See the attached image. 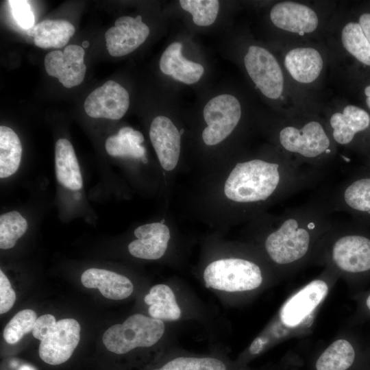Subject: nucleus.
Here are the masks:
<instances>
[{"label": "nucleus", "instance_id": "f257e3e1", "mask_svg": "<svg viewBox=\"0 0 370 370\" xmlns=\"http://www.w3.org/2000/svg\"><path fill=\"white\" fill-rule=\"evenodd\" d=\"M316 197L270 217L263 240L271 262L283 271L295 269L315 258L320 242L334 221Z\"/></svg>", "mask_w": 370, "mask_h": 370}, {"label": "nucleus", "instance_id": "f03ea898", "mask_svg": "<svg viewBox=\"0 0 370 370\" xmlns=\"http://www.w3.org/2000/svg\"><path fill=\"white\" fill-rule=\"evenodd\" d=\"M275 147L298 164L325 171L337 154L325 121L314 112L284 115L276 123Z\"/></svg>", "mask_w": 370, "mask_h": 370}, {"label": "nucleus", "instance_id": "7ed1b4c3", "mask_svg": "<svg viewBox=\"0 0 370 370\" xmlns=\"http://www.w3.org/2000/svg\"><path fill=\"white\" fill-rule=\"evenodd\" d=\"M315 258L347 276H369L370 229L352 219L334 221L321 239Z\"/></svg>", "mask_w": 370, "mask_h": 370}, {"label": "nucleus", "instance_id": "20e7f679", "mask_svg": "<svg viewBox=\"0 0 370 370\" xmlns=\"http://www.w3.org/2000/svg\"><path fill=\"white\" fill-rule=\"evenodd\" d=\"M246 71L263 96L281 106L282 114L314 112L291 83L281 61L265 47L252 45L243 58Z\"/></svg>", "mask_w": 370, "mask_h": 370}, {"label": "nucleus", "instance_id": "39448f33", "mask_svg": "<svg viewBox=\"0 0 370 370\" xmlns=\"http://www.w3.org/2000/svg\"><path fill=\"white\" fill-rule=\"evenodd\" d=\"M314 197L331 212L349 214L370 229V169L362 167Z\"/></svg>", "mask_w": 370, "mask_h": 370}, {"label": "nucleus", "instance_id": "423d86ee", "mask_svg": "<svg viewBox=\"0 0 370 370\" xmlns=\"http://www.w3.org/2000/svg\"><path fill=\"white\" fill-rule=\"evenodd\" d=\"M80 330L79 323L72 318L56 321L49 314L38 317L32 332L40 341V358L51 365L67 361L79 342Z\"/></svg>", "mask_w": 370, "mask_h": 370}, {"label": "nucleus", "instance_id": "0eeeda50", "mask_svg": "<svg viewBox=\"0 0 370 370\" xmlns=\"http://www.w3.org/2000/svg\"><path fill=\"white\" fill-rule=\"evenodd\" d=\"M164 331L163 321L138 313L130 316L123 323L109 328L102 341L108 350L121 355L137 347L153 346Z\"/></svg>", "mask_w": 370, "mask_h": 370}, {"label": "nucleus", "instance_id": "6e6552de", "mask_svg": "<svg viewBox=\"0 0 370 370\" xmlns=\"http://www.w3.org/2000/svg\"><path fill=\"white\" fill-rule=\"evenodd\" d=\"M203 278L207 288L230 293L255 290L263 282L260 267L243 258L214 260L205 268Z\"/></svg>", "mask_w": 370, "mask_h": 370}, {"label": "nucleus", "instance_id": "1a4fd4ad", "mask_svg": "<svg viewBox=\"0 0 370 370\" xmlns=\"http://www.w3.org/2000/svg\"><path fill=\"white\" fill-rule=\"evenodd\" d=\"M280 61L291 83L299 92L317 87L326 68L325 53L319 47L310 43L286 45Z\"/></svg>", "mask_w": 370, "mask_h": 370}, {"label": "nucleus", "instance_id": "9d476101", "mask_svg": "<svg viewBox=\"0 0 370 370\" xmlns=\"http://www.w3.org/2000/svg\"><path fill=\"white\" fill-rule=\"evenodd\" d=\"M331 137L337 147L362 150L359 143L370 131V115L364 109L347 104L327 110L323 117ZM364 147L367 157L370 158Z\"/></svg>", "mask_w": 370, "mask_h": 370}, {"label": "nucleus", "instance_id": "9b49d317", "mask_svg": "<svg viewBox=\"0 0 370 370\" xmlns=\"http://www.w3.org/2000/svg\"><path fill=\"white\" fill-rule=\"evenodd\" d=\"M269 18L276 29L293 38L313 36L323 25V18L317 8L298 1L276 3L270 10Z\"/></svg>", "mask_w": 370, "mask_h": 370}, {"label": "nucleus", "instance_id": "f8f14e48", "mask_svg": "<svg viewBox=\"0 0 370 370\" xmlns=\"http://www.w3.org/2000/svg\"><path fill=\"white\" fill-rule=\"evenodd\" d=\"M204 119L207 127L202 138L207 145H215L229 136L238 125L242 108L234 95L223 94L210 99L204 108Z\"/></svg>", "mask_w": 370, "mask_h": 370}, {"label": "nucleus", "instance_id": "ddd939ff", "mask_svg": "<svg viewBox=\"0 0 370 370\" xmlns=\"http://www.w3.org/2000/svg\"><path fill=\"white\" fill-rule=\"evenodd\" d=\"M328 291V284L323 278L310 282L285 301L279 313L280 320L288 328L300 325L315 311Z\"/></svg>", "mask_w": 370, "mask_h": 370}, {"label": "nucleus", "instance_id": "4468645a", "mask_svg": "<svg viewBox=\"0 0 370 370\" xmlns=\"http://www.w3.org/2000/svg\"><path fill=\"white\" fill-rule=\"evenodd\" d=\"M129 106L128 92L113 80H108L95 89L84 101V110L89 116L111 120L122 118Z\"/></svg>", "mask_w": 370, "mask_h": 370}, {"label": "nucleus", "instance_id": "2eb2a0df", "mask_svg": "<svg viewBox=\"0 0 370 370\" xmlns=\"http://www.w3.org/2000/svg\"><path fill=\"white\" fill-rule=\"evenodd\" d=\"M85 51L77 45L66 46L63 51H53L45 58L47 73L66 88H71L79 85L84 80L86 66L84 63Z\"/></svg>", "mask_w": 370, "mask_h": 370}, {"label": "nucleus", "instance_id": "dca6fc26", "mask_svg": "<svg viewBox=\"0 0 370 370\" xmlns=\"http://www.w3.org/2000/svg\"><path fill=\"white\" fill-rule=\"evenodd\" d=\"M149 34V28L140 15L119 17L105 34L108 51L114 57L125 56L140 47Z\"/></svg>", "mask_w": 370, "mask_h": 370}, {"label": "nucleus", "instance_id": "f3484780", "mask_svg": "<svg viewBox=\"0 0 370 370\" xmlns=\"http://www.w3.org/2000/svg\"><path fill=\"white\" fill-rule=\"evenodd\" d=\"M180 133L171 120L164 116L154 118L149 129V138L161 166L173 170L180 153Z\"/></svg>", "mask_w": 370, "mask_h": 370}, {"label": "nucleus", "instance_id": "a211bd4d", "mask_svg": "<svg viewBox=\"0 0 370 370\" xmlns=\"http://www.w3.org/2000/svg\"><path fill=\"white\" fill-rule=\"evenodd\" d=\"M137 239L128 245L130 254L145 260H157L165 254L171 238L168 226L162 223L142 225L134 230Z\"/></svg>", "mask_w": 370, "mask_h": 370}, {"label": "nucleus", "instance_id": "6ab92c4d", "mask_svg": "<svg viewBox=\"0 0 370 370\" xmlns=\"http://www.w3.org/2000/svg\"><path fill=\"white\" fill-rule=\"evenodd\" d=\"M81 282L85 287L98 288L103 297L113 300L124 299L134 291L133 284L129 278L103 269L86 270L82 274Z\"/></svg>", "mask_w": 370, "mask_h": 370}, {"label": "nucleus", "instance_id": "aec40b11", "mask_svg": "<svg viewBox=\"0 0 370 370\" xmlns=\"http://www.w3.org/2000/svg\"><path fill=\"white\" fill-rule=\"evenodd\" d=\"M182 47L179 42L169 45L160 58V69L177 81L193 84L200 79L204 69L200 64L185 58L182 54Z\"/></svg>", "mask_w": 370, "mask_h": 370}, {"label": "nucleus", "instance_id": "412c9836", "mask_svg": "<svg viewBox=\"0 0 370 370\" xmlns=\"http://www.w3.org/2000/svg\"><path fill=\"white\" fill-rule=\"evenodd\" d=\"M55 161L58 182L71 190L81 189L82 173L73 147L69 140L60 138L56 141Z\"/></svg>", "mask_w": 370, "mask_h": 370}, {"label": "nucleus", "instance_id": "4be33fe9", "mask_svg": "<svg viewBox=\"0 0 370 370\" xmlns=\"http://www.w3.org/2000/svg\"><path fill=\"white\" fill-rule=\"evenodd\" d=\"M75 27L65 20H44L27 30L36 46L42 49L61 48L75 34Z\"/></svg>", "mask_w": 370, "mask_h": 370}, {"label": "nucleus", "instance_id": "5701e85b", "mask_svg": "<svg viewBox=\"0 0 370 370\" xmlns=\"http://www.w3.org/2000/svg\"><path fill=\"white\" fill-rule=\"evenodd\" d=\"M144 141L142 133L130 127L119 130L116 135L109 136L105 143L107 153L113 157L141 158L144 162L145 149L141 145Z\"/></svg>", "mask_w": 370, "mask_h": 370}, {"label": "nucleus", "instance_id": "b1692460", "mask_svg": "<svg viewBox=\"0 0 370 370\" xmlns=\"http://www.w3.org/2000/svg\"><path fill=\"white\" fill-rule=\"evenodd\" d=\"M149 305L150 317L162 321H176L181 316L173 290L166 284H160L151 287L144 298Z\"/></svg>", "mask_w": 370, "mask_h": 370}, {"label": "nucleus", "instance_id": "393cba45", "mask_svg": "<svg viewBox=\"0 0 370 370\" xmlns=\"http://www.w3.org/2000/svg\"><path fill=\"white\" fill-rule=\"evenodd\" d=\"M356 358L355 349L350 341L339 338L332 343L318 358L317 370H347Z\"/></svg>", "mask_w": 370, "mask_h": 370}, {"label": "nucleus", "instance_id": "a878e982", "mask_svg": "<svg viewBox=\"0 0 370 370\" xmlns=\"http://www.w3.org/2000/svg\"><path fill=\"white\" fill-rule=\"evenodd\" d=\"M22 145L11 128L0 127V177L6 178L16 172L22 156Z\"/></svg>", "mask_w": 370, "mask_h": 370}, {"label": "nucleus", "instance_id": "bb28decb", "mask_svg": "<svg viewBox=\"0 0 370 370\" xmlns=\"http://www.w3.org/2000/svg\"><path fill=\"white\" fill-rule=\"evenodd\" d=\"M339 40L349 54L360 63L370 66V43L358 22L344 23L339 32Z\"/></svg>", "mask_w": 370, "mask_h": 370}, {"label": "nucleus", "instance_id": "cd10ccee", "mask_svg": "<svg viewBox=\"0 0 370 370\" xmlns=\"http://www.w3.org/2000/svg\"><path fill=\"white\" fill-rule=\"evenodd\" d=\"M153 370H230V367L218 357L182 355L167 358Z\"/></svg>", "mask_w": 370, "mask_h": 370}, {"label": "nucleus", "instance_id": "c85d7f7f", "mask_svg": "<svg viewBox=\"0 0 370 370\" xmlns=\"http://www.w3.org/2000/svg\"><path fill=\"white\" fill-rule=\"evenodd\" d=\"M27 229V220L17 211L0 216V248H12Z\"/></svg>", "mask_w": 370, "mask_h": 370}, {"label": "nucleus", "instance_id": "c756f323", "mask_svg": "<svg viewBox=\"0 0 370 370\" xmlns=\"http://www.w3.org/2000/svg\"><path fill=\"white\" fill-rule=\"evenodd\" d=\"M182 8L193 16L194 23L198 26H209L216 20L219 10L217 0H180Z\"/></svg>", "mask_w": 370, "mask_h": 370}, {"label": "nucleus", "instance_id": "7c9ffc66", "mask_svg": "<svg viewBox=\"0 0 370 370\" xmlns=\"http://www.w3.org/2000/svg\"><path fill=\"white\" fill-rule=\"evenodd\" d=\"M37 319L36 313L32 310L18 312L3 330L5 341L10 345L18 342L25 334L32 331Z\"/></svg>", "mask_w": 370, "mask_h": 370}, {"label": "nucleus", "instance_id": "2f4dec72", "mask_svg": "<svg viewBox=\"0 0 370 370\" xmlns=\"http://www.w3.org/2000/svg\"><path fill=\"white\" fill-rule=\"evenodd\" d=\"M8 4L14 20L21 27L29 30L34 27V15L27 1L10 0Z\"/></svg>", "mask_w": 370, "mask_h": 370}, {"label": "nucleus", "instance_id": "473e14b6", "mask_svg": "<svg viewBox=\"0 0 370 370\" xmlns=\"http://www.w3.org/2000/svg\"><path fill=\"white\" fill-rule=\"evenodd\" d=\"M16 300V293L3 272L0 271V313L8 312Z\"/></svg>", "mask_w": 370, "mask_h": 370}, {"label": "nucleus", "instance_id": "72a5a7b5", "mask_svg": "<svg viewBox=\"0 0 370 370\" xmlns=\"http://www.w3.org/2000/svg\"><path fill=\"white\" fill-rule=\"evenodd\" d=\"M358 23L370 43V12L361 14L358 18Z\"/></svg>", "mask_w": 370, "mask_h": 370}, {"label": "nucleus", "instance_id": "f704fd0d", "mask_svg": "<svg viewBox=\"0 0 370 370\" xmlns=\"http://www.w3.org/2000/svg\"><path fill=\"white\" fill-rule=\"evenodd\" d=\"M267 343V340L262 337H258L255 338L249 346V353L251 355H257L260 354L262 351Z\"/></svg>", "mask_w": 370, "mask_h": 370}, {"label": "nucleus", "instance_id": "c9c22d12", "mask_svg": "<svg viewBox=\"0 0 370 370\" xmlns=\"http://www.w3.org/2000/svg\"><path fill=\"white\" fill-rule=\"evenodd\" d=\"M364 92L366 97V103L370 109V85L367 86L364 89Z\"/></svg>", "mask_w": 370, "mask_h": 370}, {"label": "nucleus", "instance_id": "e433bc0d", "mask_svg": "<svg viewBox=\"0 0 370 370\" xmlns=\"http://www.w3.org/2000/svg\"><path fill=\"white\" fill-rule=\"evenodd\" d=\"M365 306L367 312L370 313V293L367 296L365 299Z\"/></svg>", "mask_w": 370, "mask_h": 370}, {"label": "nucleus", "instance_id": "4c0bfd02", "mask_svg": "<svg viewBox=\"0 0 370 370\" xmlns=\"http://www.w3.org/2000/svg\"><path fill=\"white\" fill-rule=\"evenodd\" d=\"M18 370H36L34 367L32 366L24 365H22Z\"/></svg>", "mask_w": 370, "mask_h": 370}, {"label": "nucleus", "instance_id": "58836bf2", "mask_svg": "<svg viewBox=\"0 0 370 370\" xmlns=\"http://www.w3.org/2000/svg\"><path fill=\"white\" fill-rule=\"evenodd\" d=\"M89 45V43L88 41H84L82 42V46L85 48L88 47Z\"/></svg>", "mask_w": 370, "mask_h": 370}, {"label": "nucleus", "instance_id": "ea45409f", "mask_svg": "<svg viewBox=\"0 0 370 370\" xmlns=\"http://www.w3.org/2000/svg\"><path fill=\"white\" fill-rule=\"evenodd\" d=\"M367 167H368L369 169H370V158H369L367 161Z\"/></svg>", "mask_w": 370, "mask_h": 370}, {"label": "nucleus", "instance_id": "a19ab883", "mask_svg": "<svg viewBox=\"0 0 370 370\" xmlns=\"http://www.w3.org/2000/svg\"><path fill=\"white\" fill-rule=\"evenodd\" d=\"M183 132H184V130L182 129V130L180 131V134L182 135Z\"/></svg>", "mask_w": 370, "mask_h": 370}]
</instances>
